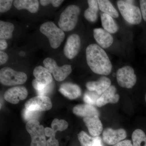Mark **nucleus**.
<instances>
[{
  "label": "nucleus",
  "instance_id": "f704fd0d",
  "mask_svg": "<svg viewBox=\"0 0 146 146\" xmlns=\"http://www.w3.org/2000/svg\"><path fill=\"white\" fill-rule=\"evenodd\" d=\"M8 56L7 54L3 51H0V65H3L8 60Z\"/></svg>",
  "mask_w": 146,
  "mask_h": 146
},
{
  "label": "nucleus",
  "instance_id": "5701e85b",
  "mask_svg": "<svg viewBox=\"0 0 146 146\" xmlns=\"http://www.w3.org/2000/svg\"><path fill=\"white\" fill-rule=\"evenodd\" d=\"M99 7L104 13L111 16L112 18H117L119 16L117 11L111 3L108 0H98Z\"/></svg>",
  "mask_w": 146,
  "mask_h": 146
},
{
  "label": "nucleus",
  "instance_id": "4468645a",
  "mask_svg": "<svg viewBox=\"0 0 146 146\" xmlns=\"http://www.w3.org/2000/svg\"><path fill=\"white\" fill-rule=\"evenodd\" d=\"M93 33L95 40L101 48H107L112 45L113 42V36L104 29H95Z\"/></svg>",
  "mask_w": 146,
  "mask_h": 146
},
{
  "label": "nucleus",
  "instance_id": "f8f14e48",
  "mask_svg": "<svg viewBox=\"0 0 146 146\" xmlns=\"http://www.w3.org/2000/svg\"><path fill=\"white\" fill-rule=\"evenodd\" d=\"M126 131L123 129H115L108 128L104 131L103 140L108 145H114L118 143L126 138Z\"/></svg>",
  "mask_w": 146,
  "mask_h": 146
},
{
  "label": "nucleus",
  "instance_id": "7c9ffc66",
  "mask_svg": "<svg viewBox=\"0 0 146 146\" xmlns=\"http://www.w3.org/2000/svg\"><path fill=\"white\" fill-rule=\"evenodd\" d=\"M23 115L24 119L28 122L31 120H36L40 115V112L32 111L25 108L23 110Z\"/></svg>",
  "mask_w": 146,
  "mask_h": 146
},
{
  "label": "nucleus",
  "instance_id": "a211bd4d",
  "mask_svg": "<svg viewBox=\"0 0 146 146\" xmlns=\"http://www.w3.org/2000/svg\"><path fill=\"white\" fill-rule=\"evenodd\" d=\"M83 121L91 136L96 137L100 135L103 130V125L98 117L84 118Z\"/></svg>",
  "mask_w": 146,
  "mask_h": 146
},
{
  "label": "nucleus",
  "instance_id": "58836bf2",
  "mask_svg": "<svg viewBox=\"0 0 146 146\" xmlns=\"http://www.w3.org/2000/svg\"><path fill=\"white\" fill-rule=\"evenodd\" d=\"M145 101H146V95H145Z\"/></svg>",
  "mask_w": 146,
  "mask_h": 146
},
{
  "label": "nucleus",
  "instance_id": "2eb2a0df",
  "mask_svg": "<svg viewBox=\"0 0 146 146\" xmlns=\"http://www.w3.org/2000/svg\"><path fill=\"white\" fill-rule=\"evenodd\" d=\"M111 82L109 78L103 76L96 81H90L86 84V87L89 91H95L101 95L111 86Z\"/></svg>",
  "mask_w": 146,
  "mask_h": 146
},
{
  "label": "nucleus",
  "instance_id": "cd10ccee",
  "mask_svg": "<svg viewBox=\"0 0 146 146\" xmlns=\"http://www.w3.org/2000/svg\"><path fill=\"white\" fill-rule=\"evenodd\" d=\"M56 132L50 127L45 128L46 136L50 137L46 141V146H59L58 141L55 138Z\"/></svg>",
  "mask_w": 146,
  "mask_h": 146
},
{
  "label": "nucleus",
  "instance_id": "4be33fe9",
  "mask_svg": "<svg viewBox=\"0 0 146 146\" xmlns=\"http://www.w3.org/2000/svg\"><path fill=\"white\" fill-rule=\"evenodd\" d=\"M101 19L102 26L105 30L110 34L116 33L119 30V27L113 18L111 16L105 13L102 14Z\"/></svg>",
  "mask_w": 146,
  "mask_h": 146
},
{
  "label": "nucleus",
  "instance_id": "393cba45",
  "mask_svg": "<svg viewBox=\"0 0 146 146\" xmlns=\"http://www.w3.org/2000/svg\"><path fill=\"white\" fill-rule=\"evenodd\" d=\"M32 84L33 88L37 91V94L39 96H45L50 92L53 87L52 83L46 85L41 83L36 79L33 80Z\"/></svg>",
  "mask_w": 146,
  "mask_h": 146
},
{
  "label": "nucleus",
  "instance_id": "e433bc0d",
  "mask_svg": "<svg viewBox=\"0 0 146 146\" xmlns=\"http://www.w3.org/2000/svg\"><path fill=\"white\" fill-rule=\"evenodd\" d=\"M93 146H103L102 143L101 138L100 136L94 137V144Z\"/></svg>",
  "mask_w": 146,
  "mask_h": 146
},
{
  "label": "nucleus",
  "instance_id": "bb28decb",
  "mask_svg": "<svg viewBox=\"0 0 146 146\" xmlns=\"http://www.w3.org/2000/svg\"><path fill=\"white\" fill-rule=\"evenodd\" d=\"M101 95L95 91H88L85 92L83 100L87 104L91 105H96L97 101Z\"/></svg>",
  "mask_w": 146,
  "mask_h": 146
},
{
  "label": "nucleus",
  "instance_id": "ddd939ff",
  "mask_svg": "<svg viewBox=\"0 0 146 146\" xmlns=\"http://www.w3.org/2000/svg\"><path fill=\"white\" fill-rule=\"evenodd\" d=\"M119 99V96L117 94V89L114 85H111L101 95L97 102L98 107H101L108 104H115Z\"/></svg>",
  "mask_w": 146,
  "mask_h": 146
},
{
  "label": "nucleus",
  "instance_id": "f3484780",
  "mask_svg": "<svg viewBox=\"0 0 146 146\" xmlns=\"http://www.w3.org/2000/svg\"><path fill=\"white\" fill-rule=\"evenodd\" d=\"M59 92L69 99L78 98L81 95V90L77 84L71 83H65L60 85Z\"/></svg>",
  "mask_w": 146,
  "mask_h": 146
},
{
  "label": "nucleus",
  "instance_id": "c756f323",
  "mask_svg": "<svg viewBox=\"0 0 146 146\" xmlns=\"http://www.w3.org/2000/svg\"><path fill=\"white\" fill-rule=\"evenodd\" d=\"M68 127V124L65 120H59L55 119L53 120L51 124L52 129L56 132L58 131H63L67 129Z\"/></svg>",
  "mask_w": 146,
  "mask_h": 146
},
{
  "label": "nucleus",
  "instance_id": "f257e3e1",
  "mask_svg": "<svg viewBox=\"0 0 146 146\" xmlns=\"http://www.w3.org/2000/svg\"><path fill=\"white\" fill-rule=\"evenodd\" d=\"M86 55L87 64L94 72L102 75L110 74L112 63L102 48L96 44H91L86 48Z\"/></svg>",
  "mask_w": 146,
  "mask_h": 146
},
{
  "label": "nucleus",
  "instance_id": "c9c22d12",
  "mask_svg": "<svg viewBox=\"0 0 146 146\" xmlns=\"http://www.w3.org/2000/svg\"><path fill=\"white\" fill-rule=\"evenodd\" d=\"M113 146H133L130 140H126L121 141Z\"/></svg>",
  "mask_w": 146,
  "mask_h": 146
},
{
  "label": "nucleus",
  "instance_id": "b1692460",
  "mask_svg": "<svg viewBox=\"0 0 146 146\" xmlns=\"http://www.w3.org/2000/svg\"><path fill=\"white\" fill-rule=\"evenodd\" d=\"M14 25L9 22L0 21V38L1 39H11L14 31Z\"/></svg>",
  "mask_w": 146,
  "mask_h": 146
},
{
  "label": "nucleus",
  "instance_id": "c85d7f7f",
  "mask_svg": "<svg viewBox=\"0 0 146 146\" xmlns=\"http://www.w3.org/2000/svg\"><path fill=\"white\" fill-rule=\"evenodd\" d=\"M78 137L82 146H93L94 137H90L84 131L80 132L78 135Z\"/></svg>",
  "mask_w": 146,
  "mask_h": 146
},
{
  "label": "nucleus",
  "instance_id": "1a4fd4ad",
  "mask_svg": "<svg viewBox=\"0 0 146 146\" xmlns=\"http://www.w3.org/2000/svg\"><path fill=\"white\" fill-rule=\"evenodd\" d=\"M25 107L32 111H47L51 109L52 103L49 97L38 96L28 100L25 104Z\"/></svg>",
  "mask_w": 146,
  "mask_h": 146
},
{
  "label": "nucleus",
  "instance_id": "6ab92c4d",
  "mask_svg": "<svg viewBox=\"0 0 146 146\" xmlns=\"http://www.w3.org/2000/svg\"><path fill=\"white\" fill-rule=\"evenodd\" d=\"M13 5L18 10L25 9L33 13H36L39 7L37 0H16L13 1Z\"/></svg>",
  "mask_w": 146,
  "mask_h": 146
},
{
  "label": "nucleus",
  "instance_id": "9b49d317",
  "mask_svg": "<svg viewBox=\"0 0 146 146\" xmlns=\"http://www.w3.org/2000/svg\"><path fill=\"white\" fill-rule=\"evenodd\" d=\"M28 96V91L23 86L12 87L7 90L4 95V98L7 101L17 104L21 100L25 99Z\"/></svg>",
  "mask_w": 146,
  "mask_h": 146
},
{
  "label": "nucleus",
  "instance_id": "20e7f679",
  "mask_svg": "<svg viewBox=\"0 0 146 146\" xmlns=\"http://www.w3.org/2000/svg\"><path fill=\"white\" fill-rule=\"evenodd\" d=\"M40 31L48 39L51 47L57 48L65 39V34L62 30L51 22H47L40 26Z\"/></svg>",
  "mask_w": 146,
  "mask_h": 146
},
{
  "label": "nucleus",
  "instance_id": "39448f33",
  "mask_svg": "<svg viewBox=\"0 0 146 146\" xmlns=\"http://www.w3.org/2000/svg\"><path fill=\"white\" fill-rule=\"evenodd\" d=\"M27 79L25 73L17 72L9 67L3 68L0 70V82L7 86L23 84Z\"/></svg>",
  "mask_w": 146,
  "mask_h": 146
},
{
  "label": "nucleus",
  "instance_id": "0eeeda50",
  "mask_svg": "<svg viewBox=\"0 0 146 146\" xmlns=\"http://www.w3.org/2000/svg\"><path fill=\"white\" fill-rule=\"evenodd\" d=\"M45 68L52 73L57 81H63L72 72L70 65H65L62 67L58 66L56 62L50 58H47L43 61Z\"/></svg>",
  "mask_w": 146,
  "mask_h": 146
},
{
  "label": "nucleus",
  "instance_id": "412c9836",
  "mask_svg": "<svg viewBox=\"0 0 146 146\" xmlns=\"http://www.w3.org/2000/svg\"><path fill=\"white\" fill-rule=\"evenodd\" d=\"M87 2L89 8L84 11V17L89 22L95 23L98 18V12L99 9L98 3L96 0H89Z\"/></svg>",
  "mask_w": 146,
  "mask_h": 146
},
{
  "label": "nucleus",
  "instance_id": "423d86ee",
  "mask_svg": "<svg viewBox=\"0 0 146 146\" xmlns=\"http://www.w3.org/2000/svg\"><path fill=\"white\" fill-rule=\"evenodd\" d=\"M26 129L31 137L30 146H46L45 128L37 120L28 122Z\"/></svg>",
  "mask_w": 146,
  "mask_h": 146
},
{
  "label": "nucleus",
  "instance_id": "dca6fc26",
  "mask_svg": "<svg viewBox=\"0 0 146 146\" xmlns=\"http://www.w3.org/2000/svg\"><path fill=\"white\" fill-rule=\"evenodd\" d=\"M73 112L75 115L84 118L99 117V112L94 106L87 104L77 105L74 107Z\"/></svg>",
  "mask_w": 146,
  "mask_h": 146
},
{
  "label": "nucleus",
  "instance_id": "6e6552de",
  "mask_svg": "<svg viewBox=\"0 0 146 146\" xmlns=\"http://www.w3.org/2000/svg\"><path fill=\"white\" fill-rule=\"evenodd\" d=\"M117 81L123 88L131 89L136 84L137 77L133 68L129 66H124L117 71Z\"/></svg>",
  "mask_w": 146,
  "mask_h": 146
},
{
  "label": "nucleus",
  "instance_id": "aec40b11",
  "mask_svg": "<svg viewBox=\"0 0 146 146\" xmlns=\"http://www.w3.org/2000/svg\"><path fill=\"white\" fill-rule=\"evenodd\" d=\"M33 74L35 79L43 84L48 85L52 83V77L51 73L44 67H36L33 70Z\"/></svg>",
  "mask_w": 146,
  "mask_h": 146
},
{
  "label": "nucleus",
  "instance_id": "7ed1b4c3",
  "mask_svg": "<svg viewBox=\"0 0 146 146\" xmlns=\"http://www.w3.org/2000/svg\"><path fill=\"white\" fill-rule=\"evenodd\" d=\"M80 13V8L78 6H68L60 14L58 22L59 28L63 31L72 30L76 26Z\"/></svg>",
  "mask_w": 146,
  "mask_h": 146
},
{
  "label": "nucleus",
  "instance_id": "2f4dec72",
  "mask_svg": "<svg viewBox=\"0 0 146 146\" xmlns=\"http://www.w3.org/2000/svg\"><path fill=\"white\" fill-rule=\"evenodd\" d=\"M13 1L11 0H1L0 1V12L4 13L8 11L12 6Z\"/></svg>",
  "mask_w": 146,
  "mask_h": 146
},
{
  "label": "nucleus",
  "instance_id": "9d476101",
  "mask_svg": "<svg viewBox=\"0 0 146 146\" xmlns=\"http://www.w3.org/2000/svg\"><path fill=\"white\" fill-rule=\"evenodd\" d=\"M81 46V40L78 35H71L67 39L63 49L66 57L72 59L78 54Z\"/></svg>",
  "mask_w": 146,
  "mask_h": 146
},
{
  "label": "nucleus",
  "instance_id": "a878e982",
  "mask_svg": "<svg viewBox=\"0 0 146 146\" xmlns=\"http://www.w3.org/2000/svg\"><path fill=\"white\" fill-rule=\"evenodd\" d=\"M133 146H146V136L141 129H136L132 134Z\"/></svg>",
  "mask_w": 146,
  "mask_h": 146
},
{
  "label": "nucleus",
  "instance_id": "f03ea898",
  "mask_svg": "<svg viewBox=\"0 0 146 146\" xmlns=\"http://www.w3.org/2000/svg\"><path fill=\"white\" fill-rule=\"evenodd\" d=\"M133 1L119 0L117 2L118 8L122 16L129 23L138 25L142 21L141 9L133 5Z\"/></svg>",
  "mask_w": 146,
  "mask_h": 146
},
{
  "label": "nucleus",
  "instance_id": "4c0bfd02",
  "mask_svg": "<svg viewBox=\"0 0 146 146\" xmlns=\"http://www.w3.org/2000/svg\"><path fill=\"white\" fill-rule=\"evenodd\" d=\"M7 43L5 39H1L0 40V50H1L5 49L7 47Z\"/></svg>",
  "mask_w": 146,
  "mask_h": 146
},
{
  "label": "nucleus",
  "instance_id": "72a5a7b5",
  "mask_svg": "<svg viewBox=\"0 0 146 146\" xmlns=\"http://www.w3.org/2000/svg\"><path fill=\"white\" fill-rule=\"evenodd\" d=\"M140 7L142 17L146 22V0L140 1Z\"/></svg>",
  "mask_w": 146,
  "mask_h": 146
},
{
  "label": "nucleus",
  "instance_id": "473e14b6",
  "mask_svg": "<svg viewBox=\"0 0 146 146\" xmlns=\"http://www.w3.org/2000/svg\"><path fill=\"white\" fill-rule=\"evenodd\" d=\"M63 2V0H41L40 1V4L43 6L48 5L49 4H52L54 7H59Z\"/></svg>",
  "mask_w": 146,
  "mask_h": 146
}]
</instances>
